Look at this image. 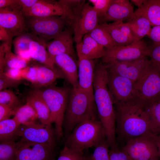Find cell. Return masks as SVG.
Wrapping results in <instances>:
<instances>
[{
	"label": "cell",
	"instance_id": "cell-48",
	"mask_svg": "<svg viewBox=\"0 0 160 160\" xmlns=\"http://www.w3.org/2000/svg\"><path fill=\"white\" fill-rule=\"evenodd\" d=\"M17 2L18 0H0V9L13 5Z\"/></svg>",
	"mask_w": 160,
	"mask_h": 160
},
{
	"label": "cell",
	"instance_id": "cell-42",
	"mask_svg": "<svg viewBox=\"0 0 160 160\" xmlns=\"http://www.w3.org/2000/svg\"><path fill=\"white\" fill-rule=\"evenodd\" d=\"M110 160H131L124 151L116 149H110L109 151Z\"/></svg>",
	"mask_w": 160,
	"mask_h": 160
},
{
	"label": "cell",
	"instance_id": "cell-21",
	"mask_svg": "<svg viewBox=\"0 0 160 160\" xmlns=\"http://www.w3.org/2000/svg\"><path fill=\"white\" fill-rule=\"evenodd\" d=\"M55 65L58 68L59 73L72 86L78 87V69L73 57L67 54H62L54 57Z\"/></svg>",
	"mask_w": 160,
	"mask_h": 160
},
{
	"label": "cell",
	"instance_id": "cell-47",
	"mask_svg": "<svg viewBox=\"0 0 160 160\" xmlns=\"http://www.w3.org/2000/svg\"><path fill=\"white\" fill-rule=\"evenodd\" d=\"M13 35L9 31L0 26V39L4 42L11 43Z\"/></svg>",
	"mask_w": 160,
	"mask_h": 160
},
{
	"label": "cell",
	"instance_id": "cell-5",
	"mask_svg": "<svg viewBox=\"0 0 160 160\" xmlns=\"http://www.w3.org/2000/svg\"><path fill=\"white\" fill-rule=\"evenodd\" d=\"M71 89L69 87H58L52 84L33 91L41 97L47 105L51 123L55 124L57 139L63 135V121Z\"/></svg>",
	"mask_w": 160,
	"mask_h": 160
},
{
	"label": "cell",
	"instance_id": "cell-39",
	"mask_svg": "<svg viewBox=\"0 0 160 160\" xmlns=\"http://www.w3.org/2000/svg\"><path fill=\"white\" fill-rule=\"evenodd\" d=\"M23 82V80H18L12 79L5 74L0 72V91L9 88H16Z\"/></svg>",
	"mask_w": 160,
	"mask_h": 160
},
{
	"label": "cell",
	"instance_id": "cell-22",
	"mask_svg": "<svg viewBox=\"0 0 160 160\" xmlns=\"http://www.w3.org/2000/svg\"><path fill=\"white\" fill-rule=\"evenodd\" d=\"M79 59L86 58L95 60L102 58L105 48L97 43L88 34L83 36L81 41L76 44Z\"/></svg>",
	"mask_w": 160,
	"mask_h": 160
},
{
	"label": "cell",
	"instance_id": "cell-26",
	"mask_svg": "<svg viewBox=\"0 0 160 160\" xmlns=\"http://www.w3.org/2000/svg\"><path fill=\"white\" fill-rule=\"evenodd\" d=\"M135 37V42L141 40L146 35H148L152 28L149 21L143 16L133 15L127 22Z\"/></svg>",
	"mask_w": 160,
	"mask_h": 160
},
{
	"label": "cell",
	"instance_id": "cell-14",
	"mask_svg": "<svg viewBox=\"0 0 160 160\" xmlns=\"http://www.w3.org/2000/svg\"><path fill=\"white\" fill-rule=\"evenodd\" d=\"M107 84L113 103L136 99L135 82L129 79L108 71Z\"/></svg>",
	"mask_w": 160,
	"mask_h": 160
},
{
	"label": "cell",
	"instance_id": "cell-9",
	"mask_svg": "<svg viewBox=\"0 0 160 160\" xmlns=\"http://www.w3.org/2000/svg\"><path fill=\"white\" fill-rule=\"evenodd\" d=\"M84 1L75 13L73 19L69 23L72 26L76 44L80 43L84 35L99 25V19L93 6Z\"/></svg>",
	"mask_w": 160,
	"mask_h": 160
},
{
	"label": "cell",
	"instance_id": "cell-25",
	"mask_svg": "<svg viewBox=\"0 0 160 160\" xmlns=\"http://www.w3.org/2000/svg\"><path fill=\"white\" fill-rule=\"evenodd\" d=\"M25 100L26 102L29 104L35 111L41 123L52 125L49 110L41 97L32 91L26 96Z\"/></svg>",
	"mask_w": 160,
	"mask_h": 160
},
{
	"label": "cell",
	"instance_id": "cell-17",
	"mask_svg": "<svg viewBox=\"0 0 160 160\" xmlns=\"http://www.w3.org/2000/svg\"><path fill=\"white\" fill-rule=\"evenodd\" d=\"M73 34L72 28H65L57 37L47 43L48 52L53 62L55 57L62 54H67L75 57Z\"/></svg>",
	"mask_w": 160,
	"mask_h": 160
},
{
	"label": "cell",
	"instance_id": "cell-51",
	"mask_svg": "<svg viewBox=\"0 0 160 160\" xmlns=\"http://www.w3.org/2000/svg\"><path fill=\"white\" fill-rule=\"evenodd\" d=\"M150 160H160L159 159V157H158V158H153Z\"/></svg>",
	"mask_w": 160,
	"mask_h": 160
},
{
	"label": "cell",
	"instance_id": "cell-13",
	"mask_svg": "<svg viewBox=\"0 0 160 160\" xmlns=\"http://www.w3.org/2000/svg\"><path fill=\"white\" fill-rule=\"evenodd\" d=\"M145 56L136 60L111 63L105 65L108 71L136 82L140 78L150 64Z\"/></svg>",
	"mask_w": 160,
	"mask_h": 160
},
{
	"label": "cell",
	"instance_id": "cell-2",
	"mask_svg": "<svg viewBox=\"0 0 160 160\" xmlns=\"http://www.w3.org/2000/svg\"><path fill=\"white\" fill-rule=\"evenodd\" d=\"M108 71L105 65L96 64L93 79L94 96L99 119L105 132H115L116 120L113 100L107 84Z\"/></svg>",
	"mask_w": 160,
	"mask_h": 160
},
{
	"label": "cell",
	"instance_id": "cell-16",
	"mask_svg": "<svg viewBox=\"0 0 160 160\" xmlns=\"http://www.w3.org/2000/svg\"><path fill=\"white\" fill-rule=\"evenodd\" d=\"M24 15L17 4L0 9V26L9 31L14 36L23 33L27 28Z\"/></svg>",
	"mask_w": 160,
	"mask_h": 160
},
{
	"label": "cell",
	"instance_id": "cell-37",
	"mask_svg": "<svg viewBox=\"0 0 160 160\" xmlns=\"http://www.w3.org/2000/svg\"><path fill=\"white\" fill-rule=\"evenodd\" d=\"M84 153L74 151L65 145L57 160H86Z\"/></svg>",
	"mask_w": 160,
	"mask_h": 160
},
{
	"label": "cell",
	"instance_id": "cell-38",
	"mask_svg": "<svg viewBox=\"0 0 160 160\" xmlns=\"http://www.w3.org/2000/svg\"><path fill=\"white\" fill-rule=\"evenodd\" d=\"M113 0H89L96 12L99 20L106 15Z\"/></svg>",
	"mask_w": 160,
	"mask_h": 160
},
{
	"label": "cell",
	"instance_id": "cell-50",
	"mask_svg": "<svg viewBox=\"0 0 160 160\" xmlns=\"http://www.w3.org/2000/svg\"><path fill=\"white\" fill-rule=\"evenodd\" d=\"M130 1L137 6L138 8L141 7L143 5L144 0H131Z\"/></svg>",
	"mask_w": 160,
	"mask_h": 160
},
{
	"label": "cell",
	"instance_id": "cell-15",
	"mask_svg": "<svg viewBox=\"0 0 160 160\" xmlns=\"http://www.w3.org/2000/svg\"><path fill=\"white\" fill-rule=\"evenodd\" d=\"M20 141L17 160H55L56 145Z\"/></svg>",
	"mask_w": 160,
	"mask_h": 160
},
{
	"label": "cell",
	"instance_id": "cell-35",
	"mask_svg": "<svg viewBox=\"0 0 160 160\" xmlns=\"http://www.w3.org/2000/svg\"><path fill=\"white\" fill-rule=\"evenodd\" d=\"M93 153L86 160H110L109 145L106 138L105 139L95 147Z\"/></svg>",
	"mask_w": 160,
	"mask_h": 160
},
{
	"label": "cell",
	"instance_id": "cell-30",
	"mask_svg": "<svg viewBox=\"0 0 160 160\" xmlns=\"http://www.w3.org/2000/svg\"><path fill=\"white\" fill-rule=\"evenodd\" d=\"M13 116L21 125H28L37 122V115L32 106L28 103L18 106L14 110Z\"/></svg>",
	"mask_w": 160,
	"mask_h": 160
},
{
	"label": "cell",
	"instance_id": "cell-46",
	"mask_svg": "<svg viewBox=\"0 0 160 160\" xmlns=\"http://www.w3.org/2000/svg\"><path fill=\"white\" fill-rule=\"evenodd\" d=\"M5 73L7 76L12 79L18 80H23L22 77V69L8 68Z\"/></svg>",
	"mask_w": 160,
	"mask_h": 160
},
{
	"label": "cell",
	"instance_id": "cell-40",
	"mask_svg": "<svg viewBox=\"0 0 160 160\" xmlns=\"http://www.w3.org/2000/svg\"><path fill=\"white\" fill-rule=\"evenodd\" d=\"M150 64L152 67L160 73V45L151 47Z\"/></svg>",
	"mask_w": 160,
	"mask_h": 160
},
{
	"label": "cell",
	"instance_id": "cell-3",
	"mask_svg": "<svg viewBox=\"0 0 160 160\" xmlns=\"http://www.w3.org/2000/svg\"><path fill=\"white\" fill-rule=\"evenodd\" d=\"M97 113L94 98L77 87H72L63 121V130L65 135H69L83 120L97 118Z\"/></svg>",
	"mask_w": 160,
	"mask_h": 160
},
{
	"label": "cell",
	"instance_id": "cell-49",
	"mask_svg": "<svg viewBox=\"0 0 160 160\" xmlns=\"http://www.w3.org/2000/svg\"><path fill=\"white\" fill-rule=\"evenodd\" d=\"M151 134L157 145L159 152V158L160 160V135L155 134L151 132Z\"/></svg>",
	"mask_w": 160,
	"mask_h": 160
},
{
	"label": "cell",
	"instance_id": "cell-19",
	"mask_svg": "<svg viewBox=\"0 0 160 160\" xmlns=\"http://www.w3.org/2000/svg\"><path fill=\"white\" fill-rule=\"evenodd\" d=\"M99 24L108 33L117 47L128 45L135 42V37L127 23L116 21Z\"/></svg>",
	"mask_w": 160,
	"mask_h": 160
},
{
	"label": "cell",
	"instance_id": "cell-28",
	"mask_svg": "<svg viewBox=\"0 0 160 160\" xmlns=\"http://www.w3.org/2000/svg\"><path fill=\"white\" fill-rule=\"evenodd\" d=\"M63 77L57 70H53L44 65L38 66L36 83L34 86L37 89L52 84L60 78Z\"/></svg>",
	"mask_w": 160,
	"mask_h": 160
},
{
	"label": "cell",
	"instance_id": "cell-11",
	"mask_svg": "<svg viewBox=\"0 0 160 160\" xmlns=\"http://www.w3.org/2000/svg\"><path fill=\"white\" fill-rule=\"evenodd\" d=\"M21 141L48 143L56 145L57 138L52 125H46L37 122L28 125H21L18 132Z\"/></svg>",
	"mask_w": 160,
	"mask_h": 160
},
{
	"label": "cell",
	"instance_id": "cell-32",
	"mask_svg": "<svg viewBox=\"0 0 160 160\" xmlns=\"http://www.w3.org/2000/svg\"><path fill=\"white\" fill-rule=\"evenodd\" d=\"M88 34L97 43L107 49H112L117 46L108 33L99 24Z\"/></svg>",
	"mask_w": 160,
	"mask_h": 160
},
{
	"label": "cell",
	"instance_id": "cell-36",
	"mask_svg": "<svg viewBox=\"0 0 160 160\" xmlns=\"http://www.w3.org/2000/svg\"><path fill=\"white\" fill-rule=\"evenodd\" d=\"M19 103L18 96L12 90L5 89L0 91V104L14 110L18 106Z\"/></svg>",
	"mask_w": 160,
	"mask_h": 160
},
{
	"label": "cell",
	"instance_id": "cell-6",
	"mask_svg": "<svg viewBox=\"0 0 160 160\" xmlns=\"http://www.w3.org/2000/svg\"><path fill=\"white\" fill-rule=\"evenodd\" d=\"M27 17L26 26L31 30V33L46 43L59 35L68 23L66 18L60 16Z\"/></svg>",
	"mask_w": 160,
	"mask_h": 160
},
{
	"label": "cell",
	"instance_id": "cell-33",
	"mask_svg": "<svg viewBox=\"0 0 160 160\" xmlns=\"http://www.w3.org/2000/svg\"><path fill=\"white\" fill-rule=\"evenodd\" d=\"M31 38V33H24L17 36L13 41L16 54L29 61L31 58L29 51V45Z\"/></svg>",
	"mask_w": 160,
	"mask_h": 160
},
{
	"label": "cell",
	"instance_id": "cell-44",
	"mask_svg": "<svg viewBox=\"0 0 160 160\" xmlns=\"http://www.w3.org/2000/svg\"><path fill=\"white\" fill-rule=\"evenodd\" d=\"M155 45H160V25L153 27L148 36Z\"/></svg>",
	"mask_w": 160,
	"mask_h": 160
},
{
	"label": "cell",
	"instance_id": "cell-34",
	"mask_svg": "<svg viewBox=\"0 0 160 160\" xmlns=\"http://www.w3.org/2000/svg\"><path fill=\"white\" fill-rule=\"evenodd\" d=\"M21 142H0V160H17V152Z\"/></svg>",
	"mask_w": 160,
	"mask_h": 160
},
{
	"label": "cell",
	"instance_id": "cell-8",
	"mask_svg": "<svg viewBox=\"0 0 160 160\" xmlns=\"http://www.w3.org/2000/svg\"><path fill=\"white\" fill-rule=\"evenodd\" d=\"M120 150L131 160H150L159 157L158 148L151 132L129 140Z\"/></svg>",
	"mask_w": 160,
	"mask_h": 160
},
{
	"label": "cell",
	"instance_id": "cell-43",
	"mask_svg": "<svg viewBox=\"0 0 160 160\" xmlns=\"http://www.w3.org/2000/svg\"><path fill=\"white\" fill-rule=\"evenodd\" d=\"M39 0H18V4L23 14L29 11Z\"/></svg>",
	"mask_w": 160,
	"mask_h": 160
},
{
	"label": "cell",
	"instance_id": "cell-10",
	"mask_svg": "<svg viewBox=\"0 0 160 160\" xmlns=\"http://www.w3.org/2000/svg\"><path fill=\"white\" fill-rule=\"evenodd\" d=\"M151 47L144 41L134 42L126 46L116 47L112 49L105 48L102 61L106 64L115 62L134 60L149 56Z\"/></svg>",
	"mask_w": 160,
	"mask_h": 160
},
{
	"label": "cell",
	"instance_id": "cell-20",
	"mask_svg": "<svg viewBox=\"0 0 160 160\" xmlns=\"http://www.w3.org/2000/svg\"><path fill=\"white\" fill-rule=\"evenodd\" d=\"M134 12L129 0H113L105 15L99 20V22L127 21L133 16Z\"/></svg>",
	"mask_w": 160,
	"mask_h": 160
},
{
	"label": "cell",
	"instance_id": "cell-27",
	"mask_svg": "<svg viewBox=\"0 0 160 160\" xmlns=\"http://www.w3.org/2000/svg\"><path fill=\"white\" fill-rule=\"evenodd\" d=\"M20 125L14 118L0 121V142L15 141L19 137L18 132Z\"/></svg>",
	"mask_w": 160,
	"mask_h": 160
},
{
	"label": "cell",
	"instance_id": "cell-31",
	"mask_svg": "<svg viewBox=\"0 0 160 160\" xmlns=\"http://www.w3.org/2000/svg\"><path fill=\"white\" fill-rule=\"evenodd\" d=\"M5 51L4 65L8 68L22 69L28 66L29 60L13 53L11 51V43L2 44Z\"/></svg>",
	"mask_w": 160,
	"mask_h": 160
},
{
	"label": "cell",
	"instance_id": "cell-41",
	"mask_svg": "<svg viewBox=\"0 0 160 160\" xmlns=\"http://www.w3.org/2000/svg\"><path fill=\"white\" fill-rule=\"evenodd\" d=\"M38 66L28 67L22 69V77L34 86L37 81Z\"/></svg>",
	"mask_w": 160,
	"mask_h": 160
},
{
	"label": "cell",
	"instance_id": "cell-23",
	"mask_svg": "<svg viewBox=\"0 0 160 160\" xmlns=\"http://www.w3.org/2000/svg\"><path fill=\"white\" fill-rule=\"evenodd\" d=\"M46 43L32 34L31 39L29 45V51L31 58L44 65L56 70L54 62L50 57L46 50Z\"/></svg>",
	"mask_w": 160,
	"mask_h": 160
},
{
	"label": "cell",
	"instance_id": "cell-24",
	"mask_svg": "<svg viewBox=\"0 0 160 160\" xmlns=\"http://www.w3.org/2000/svg\"><path fill=\"white\" fill-rule=\"evenodd\" d=\"M134 15L143 16L151 26L160 25V0H144L143 5L134 12Z\"/></svg>",
	"mask_w": 160,
	"mask_h": 160
},
{
	"label": "cell",
	"instance_id": "cell-1",
	"mask_svg": "<svg viewBox=\"0 0 160 160\" xmlns=\"http://www.w3.org/2000/svg\"><path fill=\"white\" fill-rule=\"evenodd\" d=\"M113 104L117 140H124L126 143L130 139L151 132L144 105L136 99Z\"/></svg>",
	"mask_w": 160,
	"mask_h": 160
},
{
	"label": "cell",
	"instance_id": "cell-12",
	"mask_svg": "<svg viewBox=\"0 0 160 160\" xmlns=\"http://www.w3.org/2000/svg\"><path fill=\"white\" fill-rule=\"evenodd\" d=\"M25 16L38 17L53 16L63 17L68 21L74 18L73 12L63 0L59 1L39 0L32 8L24 14Z\"/></svg>",
	"mask_w": 160,
	"mask_h": 160
},
{
	"label": "cell",
	"instance_id": "cell-29",
	"mask_svg": "<svg viewBox=\"0 0 160 160\" xmlns=\"http://www.w3.org/2000/svg\"><path fill=\"white\" fill-rule=\"evenodd\" d=\"M144 108L148 118L151 132L160 135V100L147 103Z\"/></svg>",
	"mask_w": 160,
	"mask_h": 160
},
{
	"label": "cell",
	"instance_id": "cell-45",
	"mask_svg": "<svg viewBox=\"0 0 160 160\" xmlns=\"http://www.w3.org/2000/svg\"><path fill=\"white\" fill-rule=\"evenodd\" d=\"M14 110L8 107L0 104V121L9 119L13 115Z\"/></svg>",
	"mask_w": 160,
	"mask_h": 160
},
{
	"label": "cell",
	"instance_id": "cell-4",
	"mask_svg": "<svg viewBox=\"0 0 160 160\" xmlns=\"http://www.w3.org/2000/svg\"><path fill=\"white\" fill-rule=\"evenodd\" d=\"M106 138L104 128L97 118L85 119L78 124L66 136L65 145L77 152L95 147Z\"/></svg>",
	"mask_w": 160,
	"mask_h": 160
},
{
	"label": "cell",
	"instance_id": "cell-18",
	"mask_svg": "<svg viewBox=\"0 0 160 160\" xmlns=\"http://www.w3.org/2000/svg\"><path fill=\"white\" fill-rule=\"evenodd\" d=\"M77 88L94 98L93 79L96 62L95 60L79 59Z\"/></svg>",
	"mask_w": 160,
	"mask_h": 160
},
{
	"label": "cell",
	"instance_id": "cell-7",
	"mask_svg": "<svg viewBox=\"0 0 160 160\" xmlns=\"http://www.w3.org/2000/svg\"><path fill=\"white\" fill-rule=\"evenodd\" d=\"M136 99L144 105L160 100V73L151 65L135 82Z\"/></svg>",
	"mask_w": 160,
	"mask_h": 160
}]
</instances>
